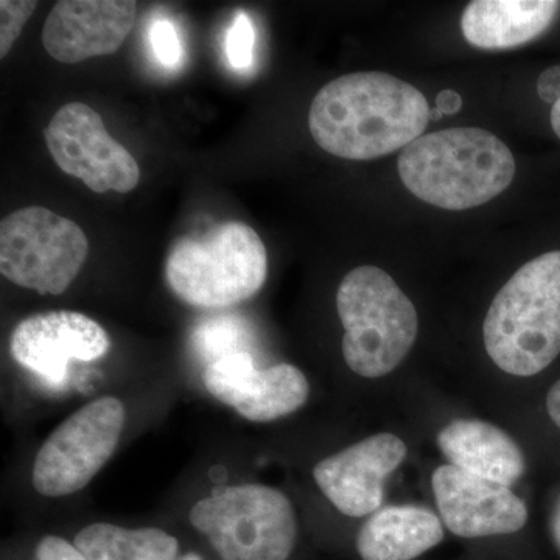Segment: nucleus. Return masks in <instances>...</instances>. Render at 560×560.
<instances>
[{
    "label": "nucleus",
    "instance_id": "1",
    "mask_svg": "<svg viewBox=\"0 0 560 560\" xmlns=\"http://www.w3.org/2000/svg\"><path fill=\"white\" fill-rule=\"evenodd\" d=\"M430 119L429 102L407 81L355 72L331 80L316 94L308 130L327 153L368 161L410 145Z\"/></svg>",
    "mask_w": 560,
    "mask_h": 560
},
{
    "label": "nucleus",
    "instance_id": "2",
    "mask_svg": "<svg viewBox=\"0 0 560 560\" xmlns=\"http://www.w3.org/2000/svg\"><path fill=\"white\" fill-rule=\"evenodd\" d=\"M401 183L419 200L447 210L485 205L510 187L515 160L503 140L481 128L420 136L401 150Z\"/></svg>",
    "mask_w": 560,
    "mask_h": 560
},
{
    "label": "nucleus",
    "instance_id": "3",
    "mask_svg": "<svg viewBox=\"0 0 560 560\" xmlns=\"http://www.w3.org/2000/svg\"><path fill=\"white\" fill-rule=\"evenodd\" d=\"M490 360L506 374L533 377L560 353V250L515 271L482 324Z\"/></svg>",
    "mask_w": 560,
    "mask_h": 560
},
{
    "label": "nucleus",
    "instance_id": "4",
    "mask_svg": "<svg viewBox=\"0 0 560 560\" xmlns=\"http://www.w3.org/2000/svg\"><path fill=\"white\" fill-rule=\"evenodd\" d=\"M267 276L264 242L242 221H226L200 237L178 238L165 260L167 285L191 307L241 304L264 287Z\"/></svg>",
    "mask_w": 560,
    "mask_h": 560
},
{
    "label": "nucleus",
    "instance_id": "5",
    "mask_svg": "<svg viewBox=\"0 0 560 560\" xmlns=\"http://www.w3.org/2000/svg\"><path fill=\"white\" fill-rule=\"evenodd\" d=\"M337 308L345 327L342 357L360 377L381 378L396 370L418 338L415 305L381 268L348 272L338 287Z\"/></svg>",
    "mask_w": 560,
    "mask_h": 560
},
{
    "label": "nucleus",
    "instance_id": "6",
    "mask_svg": "<svg viewBox=\"0 0 560 560\" xmlns=\"http://www.w3.org/2000/svg\"><path fill=\"white\" fill-rule=\"evenodd\" d=\"M190 523L220 560H289L296 545L293 504L268 486L215 490L191 508Z\"/></svg>",
    "mask_w": 560,
    "mask_h": 560
},
{
    "label": "nucleus",
    "instance_id": "7",
    "mask_svg": "<svg viewBox=\"0 0 560 560\" xmlns=\"http://www.w3.org/2000/svg\"><path fill=\"white\" fill-rule=\"evenodd\" d=\"M90 254L75 221L40 206L10 213L0 223V272L22 289L62 294Z\"/></svg>",
    "mask_w": 560,
    "mask_h": 560
},
{
    "label": "nucleus",
    "instance_id": "8",
    "mask_svg": "<svg viewBox=\"0 0 560 560\" xmlns=\"http://www.w3.org/2000/svg\"><path fill=\"white\" fill-rule=\"evenodd\" d=\"M125 419L127 411L116 397H102L69 416L36 455V492L58 499L86 488L116 452Z\"/></svg>",
    "mask_w": 560,
    "mask_h": 560
},
{
    "label": "nucleus",
    "instance_id": "9",
    "mask_svg": "<svg viewBox=\"0 0 560 560\" xmlns=\"http://www.w3.org/2000/svg\"><path fill=\"white\" fill-rule=\"evenodd\" d=\"M44 138L58 167L95 194H128L138 187V161L110 138L101 114L91 106L80 102L62 106L44 130Z\"/></svg>",
    "mask_w": 560,
    "mask_h": 560
},
{
    "label": "nucleus",
    "instance_id": "10",
    "mask_svg": "<svg viewBox=\"0 0 560 560\" xmlns=\"http://www.w3.org/2000/svg\"><path fill=\"white\" fill-rule=\"evenodd\" d=\"M206 389L250 422H272L300 410L308 399L307 378L293 364L259 370L248 352L210 361L202 372Z\"/></svg>",
    "mask_w": 560,
    "mask_h": 560
},
{
    "label": "nucleus",
    "instance_id": "11",
    "mask_svg": "<svg viewBox=\"0 0 560 560\" xmlns=\"http://www.w3.org/2000/svg\"><path fill=\"white\" fill-rule=\"evenodd\" d=\"M109 348L108 334L97 320L69 311L28 316L10 338L13 359L54 385L66 381L70 361L98 360Z\"/></svg>",
    "mask_w": 560,
    "mask_h": 560
},
{
    "label": "nucleus",
    "instance_id": "12",
    "mask_svg": "<svg viewBox=\"0 0 560 560\" xmlns=\"http://www.w3.org/2000/svg\"><path fill=\"white\" fill-rule=\"evenodd\" d=\"M431 486L445 526L464 539L514 534L528 522L525 503L508 486L452 464L434 470Z\"/></svg>",
    "mask_w": 560,
    "mask_h": 560
},
{
    "label": "nucleus",
    "instance_id": "13",
    "mask_svg": "<svg viewBox=\"0 0 560 560\" xmlns=\"http://www.w3.org/2000/svg\"><path fill=\"white\" fill-rule=\"evenodd\" d=\"M407 452L396 434H374L320 460L313 477L341 514L364 517L381 510L386 477L404 463Z\"/></svg>",
    "mask_w": 560,
    "mask_h": 560
},
{
    "label": "nucleus",
    "instance_id": "14",
    "mask_svg": "<svg viewBox=\"0 0 560 560\" xmlns=\"http://www.w3.org/2000/svg\"><path fill=\"white\" fill-rule=\"evenodd\" d=\"M136 11L131 0H61L44 22V49L65 65L116 54L130 35Z\"/></svg>",
    "mask_w": 560,
    "mask_h": 560
},
{
    "label": "nucleus",
    "instance_id": "15",
    "mask_svg": "<svg viewBox=\"0 0 560 560\" xmlns=\"http://www.w3.org/2000/svg\"><path fill=\"white\" fill-rule=\"evenodd\" d=\"M438 445L452 466L508 488L521 480L525 471V456L517 442L482 420L459 419L448 423L438 434Z\"/></svg>",
    "mask_w": 560,
    "mask_h": 560
},
{
    "label": "nucleus",
    "instance_id": "16",
    "mask_svg": "<svg viewBox=\"0 0 560 560\" xmlns=\"http://www.w3.org/2000/svg\"><path fill=\"white\" fill-rule=\"evenodd\" d=\"M559 9L555 0H475L464 10L460 28L471 46L511 49L547 31Z\"/></svg>",
    "mask_w": 560,
    "mask_h": 560
},
{
    "label": "nucleus",
    "instance_id": "17",
    "mask_svg": "<svg viewBox=\"0 0 560 560\" xmlns=\"http://www.w3.org/2000/svg\"><path fill=\"white\" fill-rule=\"evenodd\" d=\"M442 539V523L430 511L390 506L368 518L357 537V550L363 560H411L440 545Z\"/></svg>",
    "mask_w": 560,
    "mask_h": 560
},
{
    "label": "nucleus",
    "instance_id": "18",
    "mask_svg": "<svg viewBox=\"0 0 560 560\" xmlns=\"http://www.w3.org/2000/svg\"><path fill=\"white\" fill-rule=\"evenodd\" d=\"M73 544L88 560H178L180 556L179 540L160 528L92 523L77 533Z\"/></svg>",
    "mask_w": 560,
    "mask_h": 560
},
{
    "label": "nucleus",
    "instance_id": "19",
    "mask_svg": "<svg viewBox=\"0 0 560 560\" xmlns=\"http://www.w3.org/2000/svg\"><path fill=\"white\" fill-rule=\"evenodd\" d=\"M254 46H256V32L253 22L245 11H235L234 21L228 33V60L235 70H246L254 62Z\"/></svg>",
    "mask_w": 560,
    "mask_h": 560
},
{
    "label": "nucleus",
    "instance_id": "20",
    "mask_svg": "<svg viewBox=\"0 0 560 560\" xmlns=\"http://www.w3.org/2000/svg\"><path fill=\"white\" fill-rule=\"evenodd\" d=\"M38 2L32 0H2L0 2V58H5L20 38L22 28L31 20Z\"/></svg>",
    "mask_w": 560,
    "mask_h": 560
},
{
    "label": "nucleus",
    "instance_id": "21",
    "mask_svg": "<svg viewBox=\"0 0 560 560\" xmlns=\"http://www.w3.org/2000/svg\"><path fill=\"white\" fill-rule=\"evenodd\" d=\"M150 43L161 65L167 66V68L179 66L183 60V46H180L178 32L171 21L154 22L150 31Z\"/></svg>",
    "mask_w": 560,
    "mask_h": 560
},
{
    "label": "nucleus",
    "instance_id": "22",
    "mask_svg": "<svg viewBox=\"0 0 560 560\" xmlns=\"http://www.w3.org/2000/svg\"><path fill=\"white\" fill-rule=\"evenodd\" d=\"M237 326L230 319L213 320V323L205 324L198 329V346L202 350H213L219 353L217 359L226 355L224 350L231 349L237 338ZM215 359V360H217Z\"/></svg>",
    "mask_w": 560,
    "mask_h": 560
},
{
    "label": "nucleus",
    "instance_id": "23",
    "mask_svg": "<svg viewBox=\"0 0 560 560\" xmlns=\"http://www.w3.org/2000/svg\"><path fill=\"white\" fill-rule=\"evenodd\" d=\"M35 560H88L73 541L58 536H46L36 545Z\"/></svg>",
    "mask_w": 560,
    "mask_h": 560
},
{
    "label": "nucleus",
    "instance_id": "24",
    "mask_svg": "<svg viewBox=\"0 0 560 560\" xmlns=\"http://www.w3.org/2000/svg\"><path fill=\"white\" fill-rule=\"evenodd\" d=\"M537 92L544 102L555 106L560 102V66L544 70L537 80Z\"/></svg>",
    "mask_w": 560,
    "mask_h": 560
},
{
    "label": "nucleus",
    "instance_id": "25",
    "mask_svg": "<svg viewBox=\"0 0 560 560\" xmlns=\"http://www.w3.org/2000/svg\"><path fill=\"white\" fill-rule=\"evenodd\" d=\"M460 106H463V98L458 92L447 90L438 95L434 108L440 110L442 116H453V114L459 113Z\"/></svg>",
    "mask_w": 560,
    "mask_h": 560
},
{
    "label": "nucleus",
    "instance_id": "26",
    "mask_svg": "<svg viewBox=\"0 0 560 560\" xmlns=\"http://www.w3.org/2000/svg\"><path fill=\"white\" fill-rule=\"evenodd\" d=\"M547 410L552 422L560 429V381L556 382L548 390Z\"/></svg>",
    "mask_w": 560,
    "mask_h": 560
},
{
    "label": "nucleus",
    "instance_id": "27",
    "mask_svg": "<svg viewBox=\"0 0 560 560\" xmlns=\"http://www.w3.org/2000/svg\"><path fill=\"white\" fill-rule=\"evenodd\" d=\"M551 127L556 136L560 139V102L556 103L551 109Z\"/></svg>",
    "mask_w": 560,
    "mask_h": 560
},
{
    "label": "nucleus",
    "instance_id": "28",
    "mask_svg": "<svg viewBox=\"0 0 560 560\" xmlns=\"http://www.w3.org/2000/svg\"><path fill=\"white\" fill-rule=\"evenodd\" d=\"M552 534H555V539L560 548V500L558 506H556L555 515H552Z\"/></svg>",
    "mask_w": 560,
    "mask_h": 560
},
{
    "label": "nucleus",
    "instance_id": "29",
    "mask_svg": "<svg viewBox=\"0 0 560 560\" xmlns=\"http://www.w3.org/2000/svg\"><path fill=\"white\" fill-rule=\"evenodd\" d=\"M178 560H206V559L202 558L200 552H197V551H186V552H180V556H179Z\"/></svg>",
    "mask_w": 560,
    "mask_h": 560
},
{
    "label": "nucleus",
    "instance_id": "30",
    "mask_svg": "<svg viewBox=\"0 0 560 560\" xmlns=\"http://www.w3.org/2000/svg\"><path fill=\"white\" fill-rule=\"evenodd\" d=\"M441 117H444V116H442V114L440 113V110H438L436 108L431 109V119L440 120V119H441Z\"/></svg>",
    "mask_w": 560,
    "mask_h": 560
}]
</instances>
